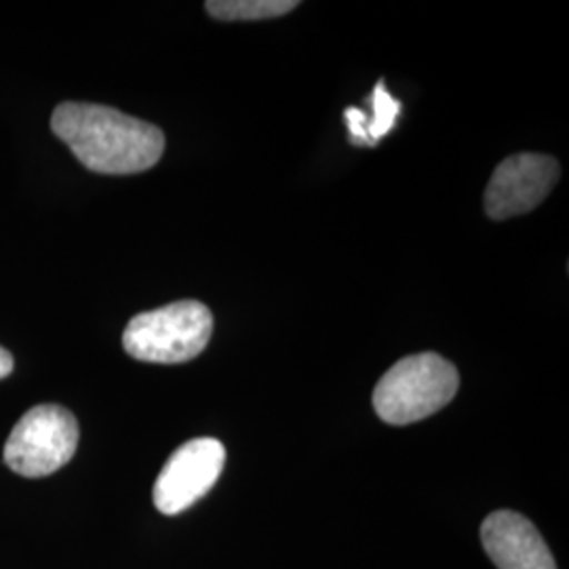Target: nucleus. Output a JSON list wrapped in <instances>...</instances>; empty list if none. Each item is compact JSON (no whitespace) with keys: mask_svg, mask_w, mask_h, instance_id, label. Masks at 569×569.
<instances>
[{"mask_svg":"<svg viewBox=\"0 0 569 569\" xmlns=\"http://www.w3.org/2000/svg\"><path fill=\"white\" fill-rule=\"evenodd\" d=\"M51 129L87 169L103 176L142 173L164 152L159 127L100 103H60Z\"/></svg>","mask_w":569,"mask_h":569,"instance_id":"nucleus-1","label":"nucleus"},{"mask_svg":"<svg viewBox=\"0 0 569 569\" xmlns=\"http://www.w3.org/2000/svg\"><path fill=\"white\" fill-rule=\"evenodd\" d=\"M458 369L437 352H420L388 369L373 390L376 413L395 427L420 422L456 397Z\"/></svg>","mask_w":569,"mask_h":569,"instance_id":"nucleus-2","label":"nucleus"},{"mask_svg":"<svg viewBox=\"0 0 569 569\" xmlns=\"http://www.w3.org/2000/svg\"><path fill=\"white\" fill-rule=\"evenodd\" d=\"M211 333V310L203 302L182 300L133 317L122 333V346L143 363L178 366L197 359Z\"/></svg>","mask_w":569,"mask_h":569,"instance_id":"nucleus-3","label":"nucleus"},{"mask_svg":"<svg viewBox=\"0 0 569 569\" xmlns=\"http://www.w3.org/2000/svg\"><path fill=\"white\" fill-rule=\"evenodd\" d=\"M79 422L66 407H32L11 430L4 446V462L28 479L49 477L72 460L79 448Z\"/></svg>","mask_w":569,"mask_h":569,"instance_id":"nucleus-4","label":"nucleus"},{"mask_svg":"<svg viewBox=\"0 0 569 569\" xmlns=\"http://www.w3.org/2000/svg\"><path fill=\"white\" fill-rule=\"evenodd\" d=\"M226 465V449L218 439L201 437L183 443L167 460L154 483V507L163 515H180L216 486Z\"/></svg>","mask_w":569,"mask_h":569,"instance_id":"nucleus-5","label":"nucleus"},{"mask_svg":"<svg viewBox=\"0 0 569 569\" xmlns=\"http://www.w3.org/2000/svg\"><path fill=\"white\" fill-rule=\"evenodd\" d=\"M561 167L547 154H515L498 164L486 190L491 220H509L533 211L559 182Z\"/></svg>","mask_w":569,"mask_h":569,"instance_id":"nucleus-6","label":"nucleus"},{"mask_svg":"<svg viewBox=\"0 0 569 569\" xmlns=\"http://www.w3.org/2000/svg\"><path fill=\"white\" fill-rule=\"evenodd\" d=\"M481 540L498 569H557L547 542L519 512L498 510L489 515Z\"/></svg>","mask_w":569,"mask_h":569,"instance_id":"nucleus-7","label":"nucleus"},{"mask_svg":"<svg viewBox=\"0 0 569 569\" xmlns=\"http://www.w3.org/2000/svg\"><path fill=\"white\" fill-rule=\"evenodd\" d=\"M371 106H373L371 119H367L363 110H357V108L346 110L350 142L355 146H378V142L395 127V121L401 112V102L388 93L385 81L376 84Z\"/></svg>","mask_w":569,"mask_h":569,"instance_id":"nucleus-8","label":"nucleus"},{"mask_svg":"<svg viewBox=\"0 0 569 569\" xmlns=\"http://www.w3.org/2000/svg\"><path fill=\"white\" fill-rule=\"evenodd\" d=\"M300 2L296 0H209L204 9L222 21H253L281 18L291 13Z\"/></svg>","mask_w":569,"mask_h":569,"instance_id":"nucleus-9","label":"nucleus"},{"mask_svg":"<svg viewBox=\"0 0 569 569\" xmlns=\"http://www.w3.org/2000/svg\"><path fill=\"white\" fill-rule=\"evenodd\" d=\"M11 371H13V357H11L9 350H4V348L0 346V380L7 378V376H11Z\"/></svg>","mask_w":569,"mask_h":569,"instance_id":"nucleus-10","label":"nucleus"}]
</instances>
